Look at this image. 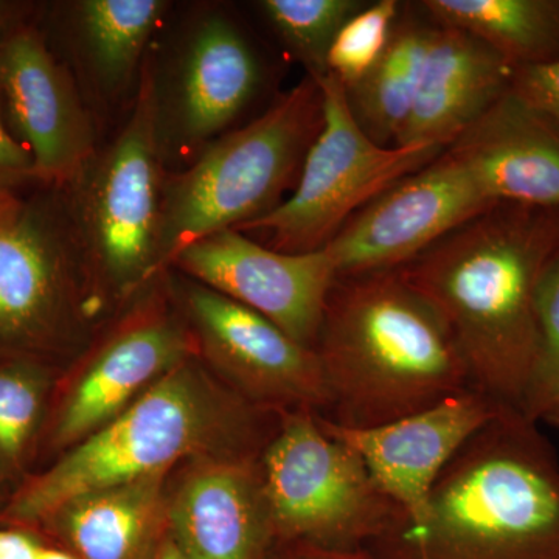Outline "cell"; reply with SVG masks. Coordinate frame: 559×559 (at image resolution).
Listing matches in <instances>:
<instances>
[{"label":"cell","mask_w":559,"mask_h":559,"mask_svg":"<svg viewBox=\"0 0 559 559\" xmlns=\"http://www.w3.org/2000/svg\"><path fill=\"white\" fill-rule=\"evenodd\" d=\"M0 95L11 128L31 153L35 180L69 189L94 159V127L72 79L38 33L0 43Z\"/></svg>","instance_id":"cell-12"},{"label":"cell","mask_w":559,"mask_h":559,"mask_svg":"<svg viewBox=\"0 0 559 559\" xmlns=\"http://www.w3.org/2000/svg\"><path fill=\"white\" fill-rule=\"evenodd\" d=\"M314 80L322 92V124L301 164L299 186L277 207L234 229L267 235L277 252L326 248L356 213L443 151L378 145L353 116L341 80L331 72Z\"/></svg>","instance_id":"cell-8"},{"label":"cell","mask_w":559,"mask_h":559,"mask_svg":"<svg viewBox=\"0 0 559 559\" xmlns=\"http://www.w3.org/2000/svg\"><path fill=\"white\" fill-rule=\"evenodd\" d=\"M322 124V92L308 76L259 119L219 135L162 186L160 271L193 242L277 207Z\"/></svg>","instance_id":"cell-4"},{"label":"cell","mask_w":559,"mask_h":559,"mask_svg":"<svg viewBox=\"0 0 559 559\" xmlns=\"http://www.w3.org/2000/svg\"><path fill=\"white\" fill-rule=\"evenodd\" d=\"M491 207L447 151L356 213L326 250L340 277L400 270Z\"/></svg>","instance_id":"cell-9"},{"label":"cell","mask_w":559,"mask_h":559,"mask_svg":"<svg viewBox=\"0 0 559 559\" xmlns=\"http://www.w3.org/2000/svg\"><path fill=\"white\" fill-rule=\"evenodd\" d=\"M22 202L11 194L10 190L0 189V226L21 209Z\"/></svg>","instance_id":"cell-32"},{"label":"cell","mask_w":559,"mask_h":559,"mask_svg":"<svg viewBox=\"0 0 559 559\" xmlns=\"http://www.w3.org/2000/svg\"><path fill=\"white\" fill-rule=\"evenodd\" d=\"M79 259L68 215L22 204L0 226V340H36L60 323L70 267Z\"/></svg>","instance_id":"cell-16"},{"label":"cell","mask_w":559,"mask_h":559,"mask_svg":"<svg viewBox=\"0 0 559 559\" xmlns=\"http://www.w3.org/2000/svg\"><path fill=\"white\" fill-rule=\"evenodd\" d=\"M162 0H83L75 3L76 44L95 86L106 95L130 86L160 24Z\"/></svg>","instance_id":"cell-22"},{"label":"cell","mask_w":559,"mask_h":559,"mask_svg":"<svg viewBox=\"0 0 559 559\" xmlns=\"http://www.w3.org/2000/svg\"><path fill=\"white\" fill-rule=\"evenodd\" d=\"M210 423L221 425L219 415H210L197 377L186 362L179 364L22 489L9 516L20 522L49 520L94 492L167 473L204 444Z\"/></svg>","instance_id":"cell-7"},{"label":"cell","mask_w":559,"mask_h":559,"mask_svg":"<svg viewBox=\"0 0 559 559\" xmlns=\"http://www.w3.org/2000/svg\"><path fill=\"white\" fill-rule=\"evenodd\" d=\"M43 546L25 533L0 530V559H38Z\"/></svg>","instance_id":"cell-31"},{"label":"cell","mask_w":559,"mask_h":559,"mask_svg":"<svg viewBox=\"0 0 559 559\" xmlns=\"http://www.w3.org/2000/svg\"><path fill=\"white\" fill-rule=\"evenodd\" d=\"M396 0H381L364 7L337 33L326 66L345 90L358 84L388 49L399 16Z\"/></svg>","instance_id":"cell-26"},{"label":"cell","mask_w":559,"mask_h":559,"mask_svg":"<svg viewBox=\"0 0 559 559\" xmlns=\"http://www.w3.org/2000/svg\"><path fill=\"white\" fill-rule=\"evenodd\" d=\"M35 179L31 153L7 128L0 114V189L10 190Z\"/></svg>","instance_id":"cell-29"},{"label":"cell","mask_w":559,"mask_h":559,"mask_svg":"<svg viewBox=\"0 0 559 559\" xmlns=\"http://www.w3.org/2000/svg\"><path fill=\"white\" fill-rule=\"evenodd\" d=\"M441 27L476 36L514 68L559 61V0H426Z\"/></svg>","instance_id":"cell-21"},{"label":"cell","mask_w":559,"mask_h":559,"mask_svg":"<svg viewBox=\"0 0 559 559\" xmlns=\"http://www.w3.org/2000/svg\"><path fill=\"white\" fill-rule=\"evenodd\" d=\"M171 266L259 312L312 349L326 300L340 278L326 248L307 253L277 252L234 229L193 242Z\"/></svg>","instance_id":"cell-10"},{"label":"cell","mask_w":559,"mask_h":559,"mask_svg":"<svg viewBox=\"0 0 559 559\" xmlns=\"http://www.w3.org/2000/svg\"><path fill=\"white\" fill-rule=\"evenodd\" d=\"M500 407L506 406L471 388L373 428H342L323 417L319 423L362 459L378 487L406 518L401 532L412 535L425 525L433 488L448 463Z\"/></svg>","instance_id":"cell-11"},{"label":"cell","mask_w":559,"mask_h":559,"mask_svg":"<svg viewBox=\"0 0 559 559\" xmlns=\"http://www.w3.org/2000/svg\"><path fill=\"white\" fill-rule=\"evenodd\" d=\"M165 474L94 492L61 511L81 559H151L157 547Z\"/></svg>","instance_id":"cell-20"},{"label":"cell","mask_w":559,"mask_h":559,"mask_svg":"<svg viewBox=\"0 0 559 559\" xmlns=\"http://www.w3.org/2000/svg\"><path fill=\"white\" fill-rule=\"evenodd\" d=\"M514 72L484 40L437 25L417 100L395 145L448 148L510 90Z\"/></svg>","instance_id":"cell-18"},{"label":"cell","mask_w":559,"mask_h":559,"mask_svg":"<svg viewBox=\"0 0 559 559\" xmlns=\"http://www.w3.org/2000/svg\"><path fill=\"white\" fill-rule=\"evenodd\" d=\"M535 314L538 349L520 412L540 425L559 404V248L540 274Z\"/></svg>","instance_id":"cell-25"},{"label":"cell","mask_w":559,"mask_h":559,"mask_svg":"<svg viewBox=\"0 0 559 559\" xmlns=\"http://www.w3.org/2000/svg\"><path fill=\"white\" fill-rule=\"evenodd\" d=\"M511 90L559 131V61L518 68Z\"/></svg>","instance_id":"cell-28"},{"label":"cell","mask_w":559,"mask_h":559,"mask_svg":"<svg viewBox=\"0 0 559 559\" xmlns=\"http://www.w3.org/2000/svg\"><path fill=\"white\" fill-rule=\"evenodd\" d=\"M260 83L259 58L235 22L218 13L202 17L180 51L167 102H157L160 146L168 139L187 148L218 139Z\"/></svg>","instance_id":"cell-14"},{"label":"cell","mask_w":559,"mask_h":559,"mask_svg":"<svg viewBox=\"0 0 559 559\" xmlns=\"http://www.w3.org/2000/svg\"><path fill=\"white\" fill-rule=\"evenodd\" d=\"M186 307L210 358L249 396L297 411L329 409V390L314 349L201 283L186 290Z\"/></svg>","instance_id":"cell-13"},{"label":"cell","mask_w":559,"mask_h":559,"mask_svg":"<svg viewBox=\"0 0 559 559\" xmlns=\"http://www.w3.org/2000/svg\"><path fill=\"white\" fill-rule=\"evenodd\" d=\"M314 352L326 419L342 428L385 425L471 389L450 330L400 270L337 278Z\"/></svg>","instance_id":"cell-2"},{"label":"cell","mask_w":559,"mask_h":559,"mask_svg":"<svg viewBox=\"0 0 559 559\" xmlns=\"http://www.w3.org/2000/svg\"><path fill=\"white\" fill-rule=\"evenodd\" d=\"M388 559H559V460L520 411L500 407L441 473L428 518L374 547Z\"/></svg>","instance_id":"cell-3"},{"label":"cell","mask_w":559,"mask_h":559,"mask_svg":"<svg viewBox=\"0 0 559 559\" xmlns=\"http://www.w3.org/2000/svg\"><path fill=\"white\" fill-rule=\"evenodd\" d=\"M168 518L189 559H266L274 546L259 466L212 463L183 481Z\"/></svg>","instance_id":"cell-19"},{"label":"cell","mask_w":559,"mask_h":559,"mask_svg":"<svg viewBox=\"0 0 559 559\" xmlns=\"http://www.w3.org/2000/svg\"><path fill=\"white\" fill-rule=\"evenodd\" d=\"M432 28L414 22L395 25L380 61L347 90L353 116L378 145H395L409 119L421 86Z\"/></svg>","instance_id":"cell-23"},{"label":"cell","mask_w":559,"mask_h":559,"mask_svg":"<svg viewBox=\"0 0 559 559\" xmlns=\"http://www.w3.org/2000/svg\"><path fill=\"white\" fill-rule=\"evenodd\" d=\"M543 423L544 425L554 426V428L559 429V404L550 412L549 415H547L546 418L543 419Z\"/></svg>","instance_id":"cell-35"},{"label":"cell","mask_w":559,"mask_h":559,"mask_svg":"<svg viewBox=\"0 0 559 559\" xmlns=\"http://www.w3.org/2000/svg\"><path fill=\"white\" fill-rule=\"evenodd\" d=\"M447 151L492 204L559 209V131L511 87Z\"/></svg>","instance_id":"cell-15"},{"label":"cell","mask_w":559,"mask_h":559,"mask_svg":"<svg viewBox=\"0 0 559 559\" xmlns=\"http://www.w3.org/2000/svg\"><path fill=\"white\" fill-rule=\"evenodd\" d=\"M272 28L310 72L311 79L329 73L331 44L349 17L364 9L358 0H263L260 3Z\"/></svg>","instance_id":"cell-24"},{"label":"cell","mask_w":559,"mask_h":559,"mask_svg":"<svg viewBox=\"0 0 559 559\" xmlns=\"http://www.w3.org/2000/svg\"><path fill=\"white\" fill-rule=\"evenodd\" d=\"M40 393L31 374L0 369V452L14 457L24 448L38 417Z\"/></svg>","instance_id":"cell-27"},{"label":"cell","mask_w":559,"mask_h":559,"mask_svg":"<svg viewBox=\"0 0 559 559\" xmlns=\"http://www.w3.org/2000/svg\"><path fill=\"white\" fill-rule=\"evenodd\" d=\"M259 473L275 543L374 547L406 524L362 459L311 411L285 415Z\"/></svg>","instance_id":"cell-5"},{"label":"cell","mask_w":559,"mask_h":559,"mask_svg":"<svg viewBox=\"0 0 559 559\" xmlns=\"http://www.w3.org/2000/svg\"><path fill=\"white\" fill-rule=\"evenodd\" d=\"M559 248V209L499 204L400 267L436 308L471 388L521 411L538 349L539 277Z\"/></svg>","instance_id":"cell-1"},{"label":"cell","mask_w":559,"mask_h":559,"mask_svg":"<svg viewBox=\"0 0 559 559\" xmlns=\"http://www.w3.org/2000/svg\"><path fill=\"white\" fill-rule=\"evenodd\" d=\"M190 348L189 334L162 312L124 323L70 393L58 423V443L76 444L119 417L151 385L186 362Z\"/></svg>","instance_id":"cell-17"},{"label":"cell","mask_w":559,"mask_h":559,"mask_svg":"<svg viewBox=\"0 0 559 559\" xmlns=\"http://www.w3.org/2000/svg\"><path fill=\"white\" fill-rule=\"evenodd\" d=\"M151 559H189L179 549L178 544L173 538L162 540L154 551L153 558Z\"/></svg>","instance_id":"cell-33"},{"label":"cell","mask_w":559,"mask_h":559,"mask_svg":"<svg viewBox=\"0 0 559 559\" xmlns=\"http://www.w3.org/2000/svg\"><path fill=\"white\" fill-rule=\"evenodd\" d=\"M288 544L293 547V555L296 559H385L373 547L340 549V547L314 546V544Z\"/></svg>","instance_id":"cell-30"},{"label":"cell","mask_w":559,"mask_h":559,"mask_svg":"<svg viewBox=\"0 0 559 559\" xmlns=\"http://www.w3.org/2000/svg\"><path fill=\"white\" fill-rule=\"evenodd\" d=\"M38 559H76L72 557V555L66 554V551L57 550V549H46L43 547L40 550Z\"/></svg>","instance_id":"cell-34"},{"label":"cell","mask_w":559,"mask_h":559,"mask_svg":"<svg viewBox=\"0 0 559 559\" xmlns=\"http://www.w3.org/2000/svg\"><path fill=\"white\" fill-rule=\"evenodd\" d=\"M7 11H9V5H7V3L0 2V27L5 24Z\"/></svg>","instance_id":"cell-36"},{"label":"cell","mask_w":559,"mask_h":559,"mask_svg":"<svg viewBox=\"0 0 559 559\" xmlns=\"http://www.w3.org/2000/svg\"><path fill=\"white\" fill-rule=\"evenodd\" d=\"M157 119L156 75L146 58L127 123L68 189L84 263L123 293L160 272L165 176Z\"/></svg>","instance_id":"cell-6"}]
</instances>
